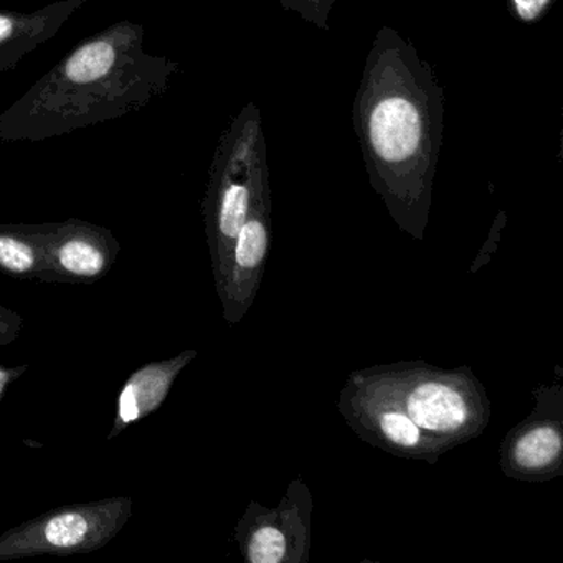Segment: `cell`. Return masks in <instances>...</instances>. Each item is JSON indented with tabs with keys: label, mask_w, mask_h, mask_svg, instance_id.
Segmentation results:
<instances>
[{
	"label": "cell",
	"mask_w": 563,
	"mask_h": 563,
	"mask_svg": "<svg viewBox=\"0 0 563 563\" xmlns=\"http://www.w3.org/2000/svg\"><path fill=\"white\" fill-rule=\"evenodd\" d=\"M272 184L266 177L256 189L249 216L230 249L222 272L213 278L223 319L230 325L239 324L245 318L262 286L272 246Z\"/></svg>",
	"instance_id": "obj_9"
},
{
	"label": "cell",
	"mask_w": 563,
	"mask_h": 563,
	"mask_svg": "<svg viewBox=\"0 0 563 563\" xmlns=\"http://www.w3.org/2000/svg\"><path fill=\"white\" fill-rule=\"evenodd\" d=\"M146 29L117 22L71 48L0 114V141L41 143L120 120L164 97L179 64L144 51Z\"/></svg>",
	"instance_id": "obj_2"
},
{
	"label": "cell",
	"mask_w": 563,
	"mask_h": 563,
	"mask_svg": "<svg viewBox=\"0 0 563 563\" xmlns=\"http://www.w3.org/2000/svg\"><path fill=\"white\" fill-rule=\"evenodd\" d=\"M361 371L446 453L481 437L489 424V397L467 365L443 368L410 361Z\"/></svg>",
	"instance_id": "obj_3"
},
{
	"label": "cell",
	"mask_w": 563,
	"mask_h": 563,
	"mask_svg": "<svg viewBox=\"0 0 563 563\" xmlns=\"http://www.w3.org/2000/svg\"><path fill=\"white\" fill-rule=\"evenodd\" d=\"M266 177L269 167L262 111L250 101L217 144L203 197L202 216L213 278L222 272L256 189Z\"/></svg>",
	"instance_id": "obj_4"
},
{
	"label": "cell",
	"mask_w": 563,
	"mask_h": 563,
	"mask_svg": "<svg viewBox=\"0 0 563 563\" xmlns=\"http://www.w3.org/2000/svg\"><path fill=\"white\" fill-rule=\"evenodd\" d=\"M314 499L301 476L291 481L275 509L252 503L233 530L249 563H309Z\"/></svg>",
	"instance_id": "obj_6"
},
{
	"label": "cell",
	"mask_w": 563,
	"mask_h": 563,
	"mask_svg": "<svg viewBox=\"0 0 563 563\" xmlns=\"http://www.w3.org/2000/svg\"><path fill=\"white\" fill-rule=\"evenodd\" d=\"M84 5L85 0H58L34 12L0 11V74L51 42Z\"/></svg>",
	"instance_id": "obj_12"
},
{
	"label": "cell",
	"mask_w": 563,
	"mask_h": 563,
	"mask_svg": "<svg viewBox=\"0 0 563 563\" xmlns=\"http://www.w3.org/2000/svg\"><path fill=\"white\" fill-rule=\"evenodd\" d=\"M338 410L362 441L385 453L430 464L446 453L361 368L345 378L339 391Z\"/></svg>",
	"instance_id": "obj_7"
},
{
	"label": "cell",
	"mask_w": 563,
	"mask_h": 563,
	"mask_svg": "<svg viewBox=\"0 0 563 563\" xmlns=\"http://www.w3.org/2000/svg\"><path fill=\"white\" fill-rule=\"evenodd\" d=\"M285 11L295 12L296 15L314 25L319 31H329V18L338 0H276Z\"/></svg>",
	"instance_id": "obj_14"
},
{
	"label": "cell",
	"mask_w": 563,
	"mask_h": 563,
	"mask_svg": "<svg viewBox=\"0 0 563 563\" xmlns=\"http://www.w3.org/2000/svg\"><path fill=\"white\" fill-rule=\"evenodd\" d=\"M128 496L47 510L0 533V562L41 555H84L107 547L133 516Z\"/></svg>",
	"instance_id": "obj_5"
},
{
	"label": "cell",
	"mask_w": 563,
	"mask_h": 563,
	"mask_svg": "<svg viewBox=\"0 0 563 563\" xmlns=\"http://www.w3.org/2000/svg\"><path fill=\"white\" fill-rule=\"evenodd\" d=\"M24 324V318L19 312L0 306V347L18 341Z\"/></svg>",
	"instance_id": "obj_16"
},
{
	"label": "cell",
	"mask_w": 563,
	"mask_h": 563,
	"mask_svg": "<svg viewBox=\"0 0 563 563\" xmlns=\"http://www.w3.org/2000/svg\"><path fill=\"white\" fill-rule=\"evenodd\" d=\"M0 273L21 282H48L42 223H0Z\"/></svg>",
	"instance_id": "obj_13"
},
{
	"label": "cell",
	"mask_w": 563,
	"mask_h": 563,
	"mask_svg": "<svg viewBox=\"0 0 563 563\" xmlns=\"http://www.w3.org/2000/svg\"><path fill=\"white\" fill-rule=\"evenodd\" d=\"M532 411L500 443L499 466L510 479L547 483L563 474L562 378L533 390Z\"/></svg>",
	"instance_id": "obj_8"
},
{
	"label": "cell",
	"mask_w": 563,
	"mask_h": 563,
	"mask_svg": "<svg viewBox=\"0 0 563 563\" xmlns=\"http://www.w3.org/2000/svg\"><path fill=\"white\" fill-rule=\"evenodd\" d=\"M443 85L415 45L378 29L352 103L368 183L401 232L423 240L444 140Z\"/></svg>",
	"instance_id": "obj_1"
},
{
	"label": "cell",
	"mask_w": 563,
	"mask_h": 563,
	"mask_svg": "<svg viewBox=\"0 0 563 563\" xmlns=\"http://www.w3.org/2000/svg\"><path fill=\"white\" fill-rule=\"evenodd\" d=\"M29 365H15V367H5V365H0V401L4 400L5 394H8L9 387L22 375L27 374Z\"/></svg>",
	"instance_id": "obj_17"
},
{
	"label": "cell",
	"mask_w": 563,
	"mask_h": 563,
	"mask_svg": "<svg viewBox=\"0 0 563 563\" xmlns=\"http://www.w3.org/2000/svg\"><path fill=\"white\" fill-rule=\"evenodd\" d=\"M44 227L47 283L93 285L110 275L121 253V243L107 227L68 219Z\"/></svg>",
	"instance_id": "obj_10"
},
{
	"label": "cell",
	"mask_w": 563,
	"mask_h": 563,
	"mask_svg": "<svg viewBox=\"0 0 563 563\" xmlns=\"http://www.w3.org/2000/svg\"><path fill=\"white\" fill-rule=\"evenodd\" d=\"M197 355L199 352L196 349H189L174 357L150 362L134 371L118 394L117 411L108 440H114L128 428L159 410L173 390L177 377L187 365L196 361Z\"/></svg>",
	"instance_id": "obj_11"
},
{
	"label": "cell",
	"mask_w": 563,
	"mask_h": 563,
	"mask_svg": "<svg viewBox=\"0 0 563 563\" xmlns=\"http://www.w3.org/2000/svg\"><path fill=\"white\" fill-rule=\"evenodd\" d=\"M555 0H507V11L520 24H536Z\"/></svg>",
	"instance_id": "obj_15"
}]
</instances>
